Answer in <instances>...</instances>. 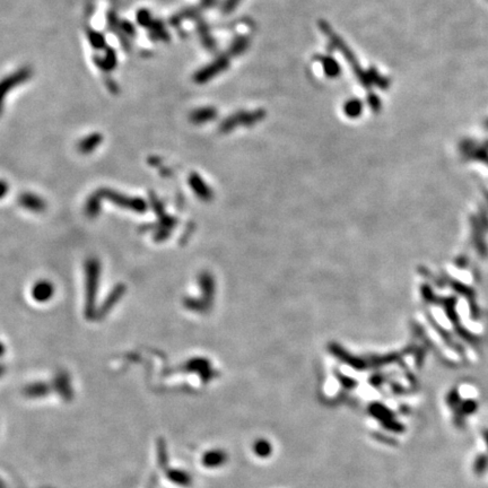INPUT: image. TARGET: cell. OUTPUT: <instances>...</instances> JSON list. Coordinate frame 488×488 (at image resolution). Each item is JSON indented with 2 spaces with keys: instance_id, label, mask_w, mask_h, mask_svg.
<instances>
[{
  "instance_id": "cell-19",
  "label": "cell",
  "mask_w": 488,
  "mask_h": 488,
  "mask_svg": "<svg viewBox=\"0 0 488 488\" xmlns=\"http://www.w3.org/2000/svg\"><path fill=\"white\" fill-rule=\"evenodd\" d=\"M366 100H367L368 105L371 106L373 111H379L380 110V107H381V101H380V98L376 94H374V93H369V94H367Z\"/></svg>"
},
{
  "instance_id": "cell-15",
  "label": "cell",
  "mask_w": 488,
  "mask_h": 488,
  "mask_svg": "<svg viewBox=\"0 0 488 488\" xmlns=\"http://www.w3.org/2000/svg\"><path fill=\"white\" fill-rule=\"evenodd\" d=\"M344 110L347 116L355 118L361 115V112L363 111V103L358 98H351V100L345 103Z\"/></svg>"
},
{
  "instance_id": "cell-23",
  "label": "cell",
  "mask_w": 488,
  "mask_h": 488,
  "mask_svg": "<svg viewBox=\"0 0 488 488\" xmlns=\"http://www.w3.org/2000/svg\"><path fill=\"white\" fill-rule=\"evenodd\" d=\"M216 2L217 0H201V4H203V6L205 7H213Z\"/></svg>"
},
{
  "instance_id": "cell-9",
  "label": "cell",
  "mask_w": 488,
  "mask_h": 488,
  "mask_svg": "<svg viewBox=\"0 0 488 488\" xmlns=\"http://www.w3.org/2000/svg\"><path fill=\"white\" fill-rule=\"evenodd\" d=\"M318 60L321 63L324 73L329 78H336L342 72V68H340L339 63L331 56H320L318 57Z\"/></svg>"
},
{
  "instance_id": "cell-21",
  "label": "cell",
  "mask_w": 488,
  "mask_h": 488,
  "mask_svg": "<svg viewBox=\"0 0 488 488\" xmlns=\"http://www.w3.org/2000/svg\"><path fill=\"white\" fill-rule=\"evenodd\" d=\"M106 86L108 88V91H111L112 93H115V94H117L118 92H119V87H118L117 84L113 82L112 80H107L106 82Z\"/></svg>"
},
{
  "instance_id": "cell-22",
  "label": "cell",
  "mask_w": 488,
  "mask_h": 488,
  "mask_svg": "<svg viewBox=\"0 0 488 488\" xmlns=\"http://www.w3.org/2000/svg\"><path fill=\"white\" fill-rule=\"evenodd\" d=\"M7 191H8V184L5 181L0 180V199L6 196Z\"/></svg>"
},
{
  "instance_id": "cell-16",
  "label": "cell",
  "mask_w": 488,
  "mask_h": 488,
  "mask_svg": "<svg viewBox=\"0 0 488 488\" xmlns=\"http://www.w3.org/2000/svg\"><path fill=\"white\" fill-rule=\"evenodd\" d=\"M87 37L94 49H103L105 47V37L94 29H87Z\"/></svg>"
},
{
  "instance_id": "cell-11",
  "label": "cell",
  "mask_w": 488,
  "mask_h": 488,
  "mask_svg": "<svg viewBox=\"0 0 488 488\" xmlns=\"http://www.w3.org/2000/svg\"><path fill=\"white\" fill-rule=\"evenodd\" d=\"M250 47V39L246 35H240L234 39L228 50L230 57H238L244 53Z\"/></svg>"
},
{
  "instance_id": "cell-14",
  "label": "cell",
  "mask_w": 488,
  "mask_h": 488,
  "mask_svg": "<svg viewBox=\"0 0 488 488\" xmlns=\"http://www.w3.org/2000/svg\"><path fill=\"white\" fill-rule=\"evenodd\" d=\"M149 29V35L153 40H163V41H169L170 36L169 33L164 27V24L161 21H153L151 25L148 26Z\"/></svg>"
},
{
  "instance_id": "cell-6",
  "label": "cell",
  "mask_w": 488,
  "mask_h": 488,
  "mask_svg": "<svg viewBox=\"0 0 488 488\" xmlns=\"http://www.w3.org/2000/svg\"><path fill=\"white\" fill-rule=\"evenodd\" d=\"M53 285L48 280H40V282L34 284L32 287L33 298L40 303L48 302L53 296Z\"/></svg>"
},
{
  "instance_id": "cell-1",
  "label": "cell",
  "mask_w": 488,
  "mask_h": 488,
  "mask_svg": "<svg viewBox=\"0 0 488 488\" xmlns=\"http://www.w3.org/2000/svg\"><path fill=\"white\" fill-rule=\"evenodd\" d=\"M319 28L321 29V32L329 39V41L331 43L333 49L338 50L343 54L344 58L346 59L347 62L349 63V66L352 67L353 71L355 72V75H356L358 82L361 83L365 88H371L372 84L369 82L367 70H363L362 67L358 65V61L356 57H355L354 52L349 49L347 44L343 41V39L340 37L336 32H333V29L329 25V23L325 21H319Z\"/></svg>"
},
{
  "instance_id": "cell-4",
  "label": "cell",
  "mask_w": 488,
  "mask_h": 488,
  "mask_svg": "<svg viewBox=\"0 0 488 488\" xmlns=\"http://www.w3.org/2000/svg\"><path fill=\"white\" fill-rule=\"evenodd\" d=\"M266 112L264 110H257L254 112H238L236 115L230 117L228 120L221 123V129L229 130L233 128L236 123H244V125H251L264 119Z\"/></svg>"
},
{
  "instance_id": "cell-20",
  "label": "cell",
  "mask_w": 488,
  "mask_h": 488,
  "mask_svg": "<svg viewBox=\"0 0 488 488\" xmlns=\"http://www.w3.org/2000/svg\"><path fill=\"white\" fill-rule=\"evenodd\" d=\"M241 3V0H226L223 5V13L230 14L238 7V5Z\"/></svg>"
},
{
  "instance_id": "cell-12",
  "label": "cell",
  "mask_w": 488,
  "mask_h": 488,
  "mask_svg": "<svg viewBox=\"0 0 488 488\" xmlns=\"http://www.w3.org/2000/svg\"><path fill=\"white\" fill-rule=\"evenodd\" d=\"M216 110L214 107H201L197 108L190 115V120L195 123H203L213 120L216 117Z\"/></svg>"
},
{
  "instance_id": "cell-18",
  "label": "cell",
  "mask_w": 488,
  "mask_h": 488,
  "mask_svg": "<svg viewBox=\"0 0 488 488\" xmlns=\"http://www.w3.org/2000/svg\"><path fill=\"white\" fill-rule=\"evenodd\" d=\"M118 28H119L120 31L122 32L123 35H127L128 37H131V36L135 35V27L132 26L129 22L122 21Z\"/></svg>"
},
{
  "instance_id": "cell-10",
  "label": "cell",
  "mask_w": 488,
  "mask_h": 488,
  "mask_svg": "<svg viewBox=\"0 0 488 488\" xmlns=\"http://www.w3.org/2000/svg\"><path fill=\"white\" fill-rule=\"evenodd\" d=\"M94 61L96 65L102 69V70L111 71L117 67L118 59H117V54L115 50L111 48H108L106 49L104 58H95Z\"/></svg>"
},
{
  "instance_id": "cell-7",
  "label": "cell",
  "mask_w": 488,
  "mask_h": 488,
  "mask_svg": "<svg viewBox=\"0 0 488 488\" xmlns=\"http://www.w3.org/2000/svg\"><path fill=\"white\" fill-rule=\"evenodd\" d=\"M195 19H196L197 29H198V33H199V36H200V40H201V43H203V46L206 49H208L209 51H214L216 49V42L213 39V36H211L208 25H207V24L203 21V19H201L200 16L195 18Z\"/></svg>"
},
{
  "instance_id": "cell-3",
  "label": "cell",
  "mask_w": 488,
  "mask_h": 488,
  "mask_svg": "<svg viewBox=\"0 0 488 488\" xmlns=\"http://www.w3.org/2000/svg\"><path fill=\"white\" fill-rule=\"evenodd\" d=\"M31 76H32L31 68L23 67L21 69H18L17 71L12 73L11 76L6 77L5 80L0 82V113H2L4 97L6 96L7 93L11 92V90H13V88L28 81L29 78H31Z\"/></svg>"
},
{
  "instance_id": "cell-13",
  "label": "cell",
  "mask_w": 488,
  "mask_h": 488,
  "mask_svg": "<svg viewBox=\"0 0 488 488\" xmlns=\"http://www.w3.org/2000/svg\"><path fill=\"white\" fill-rule=\"evenodd\" d=\"M101 141H102V135L100 134L90 135L80 141V144H78V151L81 153H84V154L93 152L98 145L101 144Z\"/></svg>"
},
{
  "instance_id": "cell-8",
  "label": "cell",
  "mask_w": 488,
  "mask_h": 488,
  "mask_svg": "<svg viewBox=\"0 0 488 488\" xmlns=\"http://www.w3.org/2000/svg\"><path fill=\"white\" fill-rule=\"evenodd\" d=\"M19 203L24 207L25 209H28L34 213H40L46 207V203H44L41 197H39L34 194H24L19 198Z\"/></svg>"
},
{
  "instance_id": "cell-5",
  "label": "cell",
  "mask_w": 488,
  "mask_h": 488,
  "mask_svg": "<svg viewBox=\"0 0 488 488\" xmlns=\"http://www.w3.org/2000/svg\"><path fill=\"white\" fill-rule=\"evenodd\" d=\"M87 307L93 305L94 303V297L96 294V287L98 285V264L95 260H91L87 262Z\"/></svg>"
},
{
  "instance_id": "cell-2",
  "label": "cell",
  "mask_w": 488,
  "mask_h": 488,
  "mask_svg": "<svg viewBox=\"0 0 488 488\" xmlns=\"http://www.w3.org/2000/svg\"><path fill=\"white\" fill-rule=\"evenodd\" d=\"M230 54L226 52L217 57L214 61H211L209 65L201 68L200 70L197 71L194 76V81L197 84H205L220 72L225 71L230 67Z\"/></svg>"
},
{
  "instance_id": "cell-17",
  "label": "cell",
  "mask_w": 488,
  "mask_h": 488,
  "mask_svg": "<svg viewBox=\"0 0 488 488\" xmlns=\"http://www.w3.org/2000/svg\"><path fill=\"white\" fill-rule=\"evenodd\" d=\"M137 22L139 25L148 28L153 22L151 13L147 11V9H140V11L137 13Z\"/></svg>"
}]
</instances>
